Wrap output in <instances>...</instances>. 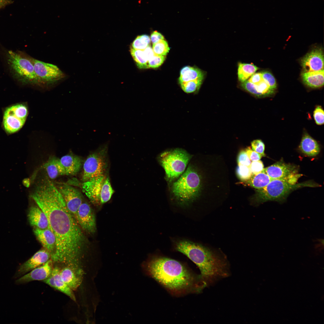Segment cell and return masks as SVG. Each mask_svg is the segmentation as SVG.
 I'll list each match as a JSON object with an SVG mask.
<instances>
[{
    "label": "cell",
    "mask_w": 324,
    "mask_h": 324,
    "mask_svg": "<svg viewBox=\"0 0 324 324\" xmlns=\"http://www.w3.org/2000/svg\"><path fill=\"white\" fill-rule=\"evenodd\" d=\"M31 196L46 214L48 228L56 238L51 260L65 264L79 263L85 237L57 187L51 181L46 180L37 187Z\"/></svg>",
    "instance_id": "cell-1"
},
{
    "label": "cell",
    "mask_w": 324,
    "mask_h": 324,
    "mask_svg": "<svg viewBox=\"0 0 324 324\" xmlns=\"http://www.w3.org/2000/svg\"><path fill=\"white\" fill-rule=\"evenodd\" d=\"M147 274L173 295L199 293L207 286L197 274L181 262L163 256L153 257L145 266Z\"/></svg>",
    "instance_id": "cell-2"
},
{
    "label": "cell",
    "mask_w": 324,
    "mask_h": 324,
    "mask_svg": "<svg viewBox=\"0 0 324 324\" xmlns=\"http://www.w3.org/2000/svg\"><path fill=\"white\" fill-rule=\"evenodd\" d=\"M175 247L198 267L207 286L230 275V265L225 257L201 245L186 240L178 242Z\"/></svg>",
    "instance_id": "cell-3"
},
{
    "label": "cell",
    "mask_w": 324,
    "mask_h": 324,
    "mask_svg": "<svg viewBox=\"0 0 324 324\" xmlns=\"http://www.w3.org/2000/svg\"><path fill=\"white\" fill-rule=\"evenodd\" d=\"M320 185L312 181H308L294 184L278 179L272 180L265 187L257 190L253 199L255 204L268 201L283 202L292 191L305 187H314Z\"/></svg>",
    "instance_id": "cell-4"
},
{
    "label": "cell",
    "mask_w": 324,
    "mask_h": 324,
    "mask_svg": "<svg viewBox=\"0 0 324 324\" xmlns=\"http://www.w3.org/2000/svg\"><path fill=\"white\" fill-rule=\"evenodd\" d=\"M201 183L200 178L197 171L189 166L173 183L172 192L180 201L189 202L194 199L199 194Z\"/></svg>",
    "instance_id": "cell-5"
},
{
    "label": "cell",
    "mask_w": 324,
    "mask_h": 324,
    "mask_svg": "<svg viewBox=\"0 0 324 324\" xmlns=\"http://www.w3.org/2000/svg\"><path fill=\"white\" fill-rule=\"evenodd\" d=\"M7 64L13 76L24 83L38 82L30 58L22 53L9 50L6 53Z\"/></svg>",
    "instance_id": "cell-6"
},
{
    "label": "cell",
    "mask_w": 324,
    "mask_h": 324,
    "mask_svg": "<svg viewBox=\"0 0 324 324\" xmlns=\"http://www.w3.org/2000/svg\"><path fill=\"white\" fill-rule=\"evenodd\" d=\"M191 156L181 149L164 152L160 156L162 166L167 178L172 180L180 176L184 171Z\"/></svg>",
    "instance_id": "cell-7"
},
{
    "label": "cell",
    "mask_w": 324,
    "mask_h": 324,
    "mask_svg": "<svg viewBox=\"0 0 324 324\" xmlns=\"http://www.w3.org/2000/svg\"><path fill=\"white\" fill-rule=\"evenodd\" d=\"M106 146L90 154L83 165L82 180L89 181L106 175L108 166Z\"/></svg>",
    "instance_id": "cell-8"
},
{
    "label": "cell",
    "mask_w": 324,
    "mask_h": 324,
    "mask_svg": "<svg viewBox=\"0 0 324 324\" xmlns=\"http://www.w3.org/2000/svg\"><path fill=\"white\" fill-rule=\"evenodd\" d=\"M28 114V108L24 104H16L6 108L2 121L5 132L8 134H12L18 131L24 126Z\"/></svg>",
    "instance_id": "cell-9"
},
{
    "label": "cell",
    "mask_w": 324,
    "mask_h": 324,
    "mask_svg": "<svg viewBox=\"0 0 324 324\" xmlns=\"http://www.w3.org/2000/svg\"><path fill=\"white\" fill-rule=\"evenodd\" d=\"M34 66L38 81L53 82L64 76L63 72L56 65L30 58Z\"/></svg>",
    "instance_id": "cell-10"
},
{
    "label": "cell",
    "mask_w": 324,
    "mask_h": 324,
    "mask_svg": "<svg viewBox=\"0 0 324 324\" xmlns=\"http://www.w3.org/2000/svg\"><path fill=\"white\" fill-rule=\"evenodd\" d=\"M57 187L68 209L76 219L77 211L83 202L82 194L76 189L67 184H60Z\"/></svg>",
    "instance_id": "cell-11"
},
{
    "label": "cell",
    "mask_w": 324,
    "mask_h": 324,
    "mask_svg": "<svg viewBox=\"0 0 324 324\" xmlns=\"http://www.w3.org/2000/svg\"><path fill=\"white\" fill-rule=\"evenodd\" d=\"M76 218L81 229L89 233L95 232L96 230L95 216L88 203L82 202L77 211Z\"/></svg>",
    "instance_id": "cell-12"
},
{
    "label": "cell",
    "mask_w": 324,
    "mask_h": 324,
    "mask_svg": "<svg viewBox=\"0 0 324 324\" xmlns=\"http://www.w3.org/2000/svg\"><path fill=\"white\" fill-rule=\"evenodd\" d=\"M60 274L63 280L74 291L81 284L83 272L79 263H72L65 264L64 267L60 269Z\"/></svg>",
    "instance_id": "cell-13"
},
{
    "label": "cell",
    "mask_w": 324,
    "mask_h": 324,
    "mask_svg": "<svg viewBox=\"0 0 324 324\" xmlns=\"http://www.w3.org/2000/svg\"><path fill=\"white\" fill-rule=\"evenodd\" d=\"M50 253L47 250H40L37 252L29 259L20 265L14 276L18 278L46 262L51 258Z\"/></svg>",
    "instance_id": "cell-14"
},
{
    "label": "cell",
    "mask_w": 324,
    "mask_h": 324,
    "mask_svg": "<svg viewBox=\"0 0 324 324\" xmlns=\"http://www.w3.org/2000/svg\"><path fill=\"white\" fill-rule=\"evenodd\" d=\"M272 179H278L285 181L290 175L297 173L298 168L295 165L278 161L264 168L263 170Z\"/></svg>",
    "instance_id": "cell-15"
},
{
    "label": "cell",
    "mask_w": 324,
    "mask_h": 324,
    "mask_svg": "<svg viewBox=\"0 0 324 324\" xmlns=\"http://www.w3.org/2000/svg\"><path fill=\"white\" fill-rule=\"evenodd\" d=\"M52 261L50 260L44 264L31 271L16 280L17 284H24L34 280L43 281L51 274L53 269Z\"/></svg>",
    "instance_id": "cell-16"
},
{
    "label": "cell",
    "mask_w": 324,
    "mask_h": 324,
    "mask_svg": "<svg viewBox=\"0 0 324 324\" xmlns=\"http://www.w3.org/2000/svg\"><path fill=\"white\" fill-rule=\"evenodd\" d=\"M106 175L83 182L82 188L84 192L93 204L100 205V195Z\"/></svg>",
    "instance_id": "cell-17"
},
{
    "label": "cell",
    "mask_w": 324,
    "mask_h": 324,
    "mask_svg": "<svg viewBox=\"0 0 324 324\" xmlns=\"http://www.w3.org/2000/svg\"><path fill=\"white\" fill-rule=\"evenodd\" d=\"M304 72L324 70V56L322 50L314 49L307 53L302 60Z\"/></svg>",
    "instance_id": "cell-18"
},
{
    "label": "cell",
    "mask_w": 324,
    "mask_h": 324,
    "mask_svg": "<svg viewBox=\"0 0 324 324\" xmlns=\"http://www.w3.org/2000/svg\"><path fill=\"white\" fill-rule=\"evenodd\" d=\"M60 270V269L57 267L53 268L50 276L43 281L51 287L67 295L76 302V298L73 290L62 279Z\"/></svg>",
    "instance_id": "cell-19"
},
{
    "label": "cell",
    "mask_w": 324,
    "mask_h": 324,
    "mask_svg": "<svg viewBox=\"0 0 324 324\" xmlns=\"http://www.w3.org/2000/svg\"><path fill=\"white\" fill-rule=\"evenodd\" d=\"M33 231L37 238L51 256L56 248V238L54 234L48 228L40 229L35 227Z\"/></svg>",
    "instance_id": "cell-20"
},
{
    "label": "cell",
    "mask_w": 324,
    "mask_h": 324,
    "mask_svg": "<svg viewBox=\"0 0 324 324\" xmlns=\"http://www.w3.org/2000/svg\"><path fill=\"white\" fill-rule=\"evenodd\" d=\"M28 217L31 226L40 229L48 228L49 223L46 215L38 206H32L30 208Z\"/></svg>",
    "instance_id": "cell-21"
},
{
    "label": "cell",
    "mask_w": 324,
    "mask_h": 324,
    "mask_svg": "<svg viewBox=\"0 0 324 324\" xmlns=\"http://www.w3.org/2000/svg\"><path fill=\"white\" fill-rule=\"evenodd\" d=\"M60 160L65 170V175L76 174L80 171L82 165L81 159L78 156L73 155L64 156Z\"/></svg>",
    "instance_id": "cell-22"
},
{
    "label": "cell",
    "mask_w": 324,
    "mask_h": 324,
    "mask_svg": "<svg viewBox=\"0 0 324 324\" xmlns=\"http://www.w3.org/2000/svg\"><path fill=\"white\" fill-rule=\"evenodd\" d=\"M299 148L301 152L308 156L314 157L320 152V146L316 141L307 133L302 138Z\"/></svg>",
    "instance_id": "cell-23"
},
{
    "label": "cell",
    "mask_w": 324,
    "mask_h": 324,
    "mask_svg": "<svg viewBox=\"0 0 324 324\" xmlns=\"http://www.w3.org/2000/svg\"><path fill=\"white\" fill-rule=\"evenodd\" d=\"M324 70L308 72H303L301 76L304 82L312 88H318L324 85Z\"/></svg>",
    "instance_id": "cell-24"
},
{
    "label": "cell",
    "mask_w": 324,
    "mask_h": 324,
    "mask_svg": "<svg viewBox=\"0 0 324 324\" xmlns=\"http://www.w3.org/2000/svg\"><path fill=\"white\" fill-rule=\"evenodd\" d=\"M49 178L54 179L62 175H65L64 168L60 159L56 158H52L43 165Z\"/></svg>",
    "instance_id": "cell-25"
},
{
    "label": "cell",
    "mask_w": 324,
    "mask_h": 324,
    "mask_svg": "<svg viewBox=\"0 0 324 324\" xmlns=\"http://www.w3.org/2000/svg\"><path fill=\"white\" fill-rule=\"evenodd\" d=\"M204 74L200 69L187 66L181 70L179 81L180 84L199 78H204Z\"/></svg>",
    "instance_id": "cell-26"
},
{
    "label": "cell",
    "mask_w": 324,
    "mask_h": 324,
    "mask_svg": "<svg viewBox=\"0 0 324 324\" xmlns=\"http://www.w3.org/2000/svg\"><path fill=\"white\" fill-rule=\"evenodd\" d=\"M273 180L263 171L256 174H252L250 178L246 181L248 184L258 189L266 186Z\"/></svg>",
    "instance_id": "cell-27"
},
{
    "label": "cell",
    "mask_w": 324,
    "mask_h": 324,
    "mask_svg": "<svg viewBox=\"0 0 324 324\" xmlns=\"http://www.w3.org/2000/svg\"><path fill=\"white\" fill-rule=\"evenodd\" d=\"M259 69L252 64L239 63L238 70V78L242 82H244L254 74Z\"/></svg>",
    "instance_id": "cell-28"
},
{
    "label": "cell",
    "mask_w": 324,
    "mask_h": 324,
    "mask_svg": "<svg viewBox=\"0 0 324 324\" xmlns=\"http://www.w3.org/2000/svg\"><path fill=\"white\" fill-rule=\"evenodd\" d=\"M130 51L132 57L139 68L144 69L148 68V62L149 58L144 50H135L131 47Z\"/></svg>",
    "instance_id": "cell-29"
},
{
    "label": "cell",
    "mask_w": 324,
    "mask_h": 324,
    "mask_svg": "<svg viewBox=\"0 0 324 324\" xmlns=\"http://www.w3.org/2000/svg\"><path fill=\"white\" fill-rule=\"evenodd\" d=\"M114 193L109 177L106 176L103 183L100 195V204H103L109 201Z\"/></svg>",
    "instance_id": "cell-30"
},
{
    "label": "cell",
    "mask_w": 324,
    "mask_h": 324,
    "mask_svg": "<svg viewBox=\"0 0 324 324\" xmlns=\"http://www.w3.org/2000/svg\"><path fill=\"white\" fill-rule=\"evenodd\" d=\"M204 78H199L180 84L182 90L187 93L194 92L200 87Z\"/></svg>",
    "instance_id": "cell-31"
},
{
    "label": "cell",
    "mask_w": 324,
    "mask_h": 324,
    "mask_svg": "<svg viewBox=\"0 0 324 324\" xmlns=\"http://www.w3.org/2000/svg\"><path fill=\"white\" fill-rule=\"evenodd\" d=\"M150 37L147 35L138 36L133 42L132 47L135 50H143L150 45Z\"/></svg>",
    "instance_id": "cell-32"
},
{
    "label": "cell",
    "mask_w": 324,
    "mask_h": 324,
    "mask_svg": "<svg viewBox=\"0 0 324 324\" xmlns=\"http://www.w3.org/2000/svg\"><path fill=\"white\" fill-rule=\"evenodd\" d=\"M152 48L154 54L158 56H165L170 50L167 42L164 40L153 44Z\"/></svg>",
    "instance_id": "cell-33"
},
{
    "label": "cell",
    "mask_w": 324,
    "mask_h": 324,
    "mask_svg": "<svg viewBox=\"0 0 324 324\" xmlns=\"http://www.w3.org/2000/svg\"><path fill=\"white\" fill-rule=\"evenodd\" d=\"M236 172L238 177L243 181L248 180L252 174L249 166L243 165H238Z\"/></svg>",
    "instance_id": "cell-34"
},
{
    "label": "cell",
    "mask_w": 324,
    "mask_h": 324,
    "mask_svg": "<svg viewBox=\"0 0 324 324\" xmlns=\"http://www.w3.org/2000/svg\"><path fill=\"white\" fill-rule=\"evenodd\" d=\"M165 58V56L154 55L148 60V68H155L159 67L163 64Z\"/></svg>",
    "instance_id": "cell-35"
},
{
    "label": "cell",
    "mask_w": 324,
    "mask_h": 324,
    "mask_svg": "<svg viewBox=\"0 0 324 324\" xmlns=\"http://www.w3.org/2000/svg\"><path fill=\"white\" fill-rule=\"evenodd\" d=\"M263 80L266 82L270 87L274 90L277 87L275 79L272 74L268 71H265L262 73Z\"/></svg>",
    "instance_id": "cell-36"
},
{
    "label": "cell",
    "mask_w": 324,
    "mask_h": 324,
    "mask_svg": "<svg viewBox=\"0 0 324 324\" xmlns=\"http://www.w3.org/2000/svg\"><path fill=\"white\" fill-rule=\"evenodd\" d=\"M313 116L316 123L318 125H322L324 122V112L322 107L317 106L315 109Z\"/></svg>",
    "instance_id": "cell-37"
},
{
    "label": "cell",
    "mask_w": 324,
    "mask_h": 324,
    "mask_svg": "<svg viewBox=\"0 0 324 324\" xmlns=\"http://www.w3.org/2000/svg\"><path fill=\"white\" fill-rule=\"evenodd\" d=\"M252 149L260 154L262 156H265L264 153L265 146L263 142L260 140H254L251 142Z\"/></svg>",
    "instance_id": "cell-38"
},
{
    "label": "cell",
    "mask_w": 324,
    "mask_h": 324,
    "mask_svg": "<svg viewBox=\"0 0 324 324\" xmlns=\"http://www.w3.org/2000/svg\"><path fill=\"white\" fill-rule=\"evenodd\" d=\"M249 166L252 174L261 172L264 169L263 163L260 160L252 161Z\"/></svg>",
    "instance_id": "cell-39"
},
{
    "label": "cell",
    "mask_w": 324,
    "mask_h": 324,
    "mask_svg": "<svg viewBox=\"0 0 324 324\" xmlns=\"http://www.w3.org/2000/svg\"><path fill=\"white\" fill-rule=\"evenodd\" d=\"M237 162L238 165L249 166L251 161L245 151L242 150L239 152Z\"/></svg>",
    "instance_id": "cell-40"
},
{
    "label": "cell",
    "mask_w": 324,
    "mask_h": 324,
    "mask_svg": "<svg viewBox=\"0 0 324 324\" xmlns=\"http://www.w3.org/2000/svg\"><path fill=\"white\" fill-rule=\"evenodd\" d=\"M242 86L243 88L250 93L257 97H260L259 94L256 89L255 85L248 80H246L243 82L242 84Z\"/></svg>",
    "instance_id": "cell-41"
},
{
    "label": "cell",
    "mask_w": 324,
    "mask_h": 324,
    "mask_svg": "<svg viewBox=\"0 0 324 324\" xmlns=\"http://www.w3.org/2000/svg\"><path fill=\"white\" fill-rule=\"evenodd\" d=\"M245 151L250 160L252 161L260 160L262 156L256 152L250 147H248Z\"/></svg>",
    "instance_id": "cell-42"
},
{
    "label": "cell",
    "mask_w": 324,
    "mask_h": 324,
    "mask_svg": "<svg viewBox=\"0 0 324 324\" xmlns=\"http://www.w3.org/2000/svg\"><path fill=\"white\" fill-rule=\"evenodd\" d=\"M263 80L262 73H257L253 74L248 81L255 85H257Z\"/></svg>",
    "instance_id": "cell-43"
},
{
    "label": "cell",
    "mask_w": 324,
    "mask_h": 324,
    "mask_svg": "<svg viewBox=\"0 0 324 324\" xmlns=\"http://www.w3.org/2000/svg\"><path fill=\"white\" fill-rule=\"evenodd\" d=\"M151 39L153 44L160 40H164V37L160 33L157 31H154L151 34Z\"/></svg>",
    "instance_id": "cell-44"
},
{
    "label": "cell",
    "mask_w": 324,
    "mask_h": 324,
    "mask_svg": "<svg viewBox=\"0 0 324 324\" xmlns=\"http://www.w3.org/2000/svg\"><path fill=\"white\" fill-rule=\"evenodd\" d=\"M11 0H0V9L11 3Z\"/></svg>",
    "instance_id": "cell-45"
},
{
    "label": "cell",
    "mask_w": 324,
    "mask_h": 324,
    "mask_svg": "<svg viewBox=\"0 0 324 324\" xmlns=\"http://www.w3.org/2000/svg\"><path fill=\"white\" fill-rule=\"evenodd\" d=\"M22 183L26 187H28L30 185L29 180L28 178H26L23 180Z\"/></svg>",
    "instance_id": "cell-46"
}]
</instances>
